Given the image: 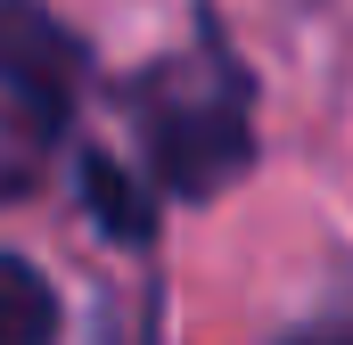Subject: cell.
I'll return each instance as SVG.
<instances>
[{"instance_id":"277c9868","label":"cell","mask_w":353,"mask_h":345,"mask_svg":"<svg viewBox=\"0 0 353 345\" xmlns=\"http://www.w3.org/2000/svg\"><path fill=\"white\" fill-rule=\"evenodd\" d=\"M83 197H90V222H99L115 247H148V239H157V206H148V189L115 165V157H90V165H83Z\"/></svg>"},{"instance_id":"6da1fadb","label":"cell","mask_w":353,"mask_h":345,"mask_svg":"<svg viewBox=\"0 0 353 345\" xmlns=\"http://www.w3.org/2000/svg\"><path fill=\"white\" fill-rule=\"evenodd\" d=\"M140 124H148V148L173 197H214L222 181L255 165V140H247V107L230 99V83H214L205 99H181L173 83L140 90Z\"/></svg>"},{"instance_id":"5b68a950","label":"cell","mask_w":353,"mask_h":345,"mask_svg":"<svg viewBox=\"0 0 353 345\" xmlns=\"http://www.w3.org/2000/svg\"><path fill=\"white\" fill-rule=\"evenodd\" d=\"M296 345H353V329H312V337H296Z\"/></svg>"},{"instance_id":"3957f363","label":"cell","mask_w":353,"mask_h":345,"mask_svg":"<svg viewBox=\"0 0 353 345\" xmlns=\"http://www.w3.org/2000/svg\"><path fill=\"white\" fill-rule=\"evenodd\" d=\"M66 304L33 255H0V345H58Z\"/></svg>"},{"instance_id":"7a4b0ae2","label":"cell","mask_w":353,"mask_h":345,"mask_svg":"<svg viewBox=\"0 0 353 345\" xmlns=\"http://www.w3.org/2000/svg\"><path fill=\"white\" fill-rule=\"evenodd\" d=\"M83 90V41L41 0H0V99L25 115L33 140H58Z\"/></svg>"}]
</instances>
